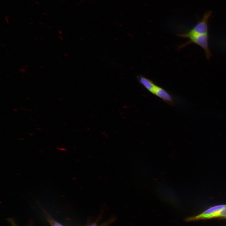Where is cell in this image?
I'll use <instances>...</instances> for the list:
<instances>
[{
    "label": "cell",
    "mask_w": 226,
    "mask_h": 226,
    "mask_svg": "<svg viewBox=\"0 0 226 226\" xmlns=\"http://www.w3.org/2000/svg\"><path fill=\"white\" fill-rule=\"evenodd\" d=\"M226 207V205H220L213 206L196 216L189 218L188 220L192 221L212 218L213 215L215 213Z\"/></svg>",
    "instance_id": "6da1fadb"
},
{
    "label": "cell",
    "mask_w": 226,
    "mask_h": 226,
    "mask_svg": "<svg viewBox=\"0 0 226 226\" xmlns=\"http://www.w3.org/2000/svg\"><path fill=\"white\" fill-rule=\"evenodd\" d=\"M51 221V223H52L53 226H63L60 223L56 221Z\"/></svg>",
    "instance_id": "5b68a950"
},
{
    "label": "cell",
    "mask_w": 226,
    "mask_h": 226,
    "mask_svg": "<svg viewBox=\"0 0 226 226\" xmlns=\"http://www.w3.org/2000/svg\"><path fill=\"white\" fill-rule=\"evenodd\" d=\"M153 94L166 101L172 102L170 95L166 90L159 86H157Z\"/></svg>",
    "instance_id": "3957f363"
},
{
    "label": "cell",
    "mask_w": 226,
    "mask_h": 226,
    "mask_svg": "<svg viewBox=\"0 0 226 226\" xmlns=\"http://www.w3.org/2000/svg\"><path fill=\"white\" fill-rule=\"evenodd\" d=\"M10 222L12 224V226H17L15 223L13 222V220H10Z\"/></svg>",
    "instance_id": "8992f818"
},
{
    "label": "cell",
    "mask_w": 226,
    "mask_h": 226,
    "mask_svg": "<svg viewBox=\"0 0 226 226\" xmlns=\"http://www.w3.org/2000/svg\"><path fill=\"white\" fill-rule=\"evenodd\" d=\"M226 218V207L216 213L214 218Z\"/></svg>",
    "instance_id": "277c9868"
},
{
    "label": "cell",
    "mask_w": 226,
    "mask_h": 226,
    "mask_svg": "<svg viewBox=\"0 0 226 226\" xmlns=\"http://www.w3.org/2000/svg\"><path fill=\"white\" fill-rule=\"evenodd\" d=\"M138 79L141 84L148 90L154 94L157 86L151 80L144 77L140 76L138 77Z\"/></svg>",
    "instance_id": "7a4b0ae2"
},
{
    "label": "cell",
    "mask_w": 226,
    "mask_h": 226,
    "mask_svg": "<svg viewBox=\"0 0 226 226\" xmlns=\"http://www.w3.org/2000/svg\"><path fill=\"white\" fill-rule=\"evenodd\" d=\"M90 226H96V224L94 223V224H92Z\"/></svg>",
    "instance_id": "52a82bcc"
}]
</instances>
